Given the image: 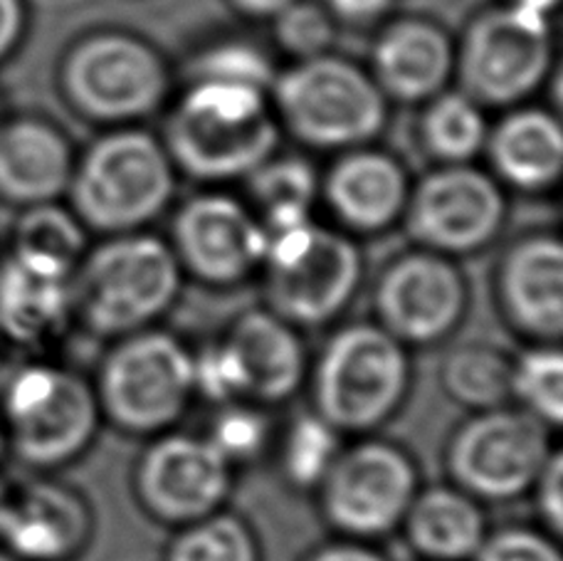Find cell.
Returning <instances> with one entry per match:
<instances>
[{
  "label": "cell",
  "instance_id": "cell-1",
  "mask_svg": "<svg viewBox=\"0 0 563 561\" xmlns=\"http://www.w3.org/2000/svg\"><path fill=\"white\" fill-rule=\"evenodd\" d=\"M174 250L144 230L87 248L73 275L75 324L104 342L158 327L184 293Z\"/></svg>",
  "mask_w": 563,
  "mask_h": 561
},
{
  "label": "cell",
  "instance_id": "cell-2",
  "mask_svg": "<svg viewBox=\"0 0 563 561\" xmlns=\"http://www.w3.org/2000/svg\"><path fill=\"white\" fill-rule=\"evenodd\" d=\"M311 410L341 436H374L413 388L410 349L374 319L336 327L309 364Z\"/></svg>",
  "mask_w": 563,
  "mask_h": 561
},
{
  "label": "cell",
  "instance_id": "cell-3",
  "mask_svg": "<svg viewBox=\"0 0 563 561\" xmlns=\"http://www.w3.org/2000/svg\"><path fill=\"white\" fill-rule=\"evenodd\" d=\"M8 458L30 473L55 475L92 450L102 430L92 381L55 362H25L0 386Z\"/></svg>",
  "mask_w": 563,
  "mask_h": 561
},
{
  "label": "cell",
  "instance_id": "cell-4",
  "mask_svg": "<svg viewBox=\"0 0 563 561\" xmlns=\"http://www.w3.org/2000/svg\"><path fill=\"white\" fill-rule=\"evenodd\" d=\"M265 95L198 79L168 119L164 146L170 162L203 184L247 178L275 156L279 142Z\"/></svg>",
  "mask_w": 563,
  "mask_h": 561
},
{
  "label": "cell",
  "instance_id": "cell-5",
  "mask_svg": "<svg viewBox=\"0 0 563 561\" xmlns=\"http://www.w3.org/2000/svg\"><path fill=\"white\" fill-rule=\"evenodd\" d=\"M92 386L102 420L119 433L146 440L168 433L196 400L194 349L161 327L119 337Z\"/></svg>",
  "mask_w": 563,
  "mask_h": 561
},
{
  "label": "cell",
  "instance_id": "cell-6",
  "mask_svg": "<svg viewBox=\"0 0 563 561\" xmlns=\"http://www.w3.org/2000/svg\"><path fill=\"white\" fill-rule=\"evenodd\" d=\"M263 277L265 307L299 332L339 322L366 277L354 238L314 220L269 233Z\"/></svg>",
  "mask_w": 563,
  "mask_h": 561
},
{
  "label": "cell",
  "instance_id": "cell-7",
  "mask_svg": "<svg viewBox=\"0 0 563 561\" xmlns=\"http://www.w3.org/2000/svg\"><path fill=\"white\" fill-rule=\"evenodd\" d=\"M176 190L166 146L141 129H117L73 168L67 194L87 230L122 235L144 230L164 213Z\"/></svg>",
  "mask_w": 563,
  "mask_h": 561
},
{
  "label": "cell",
  "instance_id": "cell-8",
  "mask_svg": "<svg viewBox=\"0 0 563 561\" xmlns=\"http://www.w3.org/2000/svg\"><path fill=\"white\" fill-rule=\"evenodd\" d=\"M420 485L410 450L374 433L344 443L314 495L331 532L376 544L398 532Z\"/></svg>",
  "mask_w": 563,
  "mask_h": 561
},
{
  "label": "cell",
  "instance_id": "cell-9",
  "mask_svg": "<svg viewBox=\"0 0 563 561\" xmlns=\"http://www.w3.org/2000/svg\"><path fill=\"white\" fill-rule=\"evenodd\" d=\"M282 122L299 142L317 148H358L386 124V95L349 59H299L273 82Z\"/></svg>",
  "mask_w": 563,
  "mask_h": 561
},
{
  "label": "cell",
  "instance_id": "cell-10",
  "mask_svg": "<svg viewBox=\"0 0 563 561\" xmlns=\"http://www.w3.org/2000/svg\"><path fill=\"white\" fill-rule=\"evenodd\" d=\"M554 450L551 428L509 404L462 420L442 460L448 483L482 505H507L531 493Z\"/></svg>",
  "mask_w": 563,
  "mask_h": 561
},
{
  "label": "cell",
  "instance_id": "cell-11",
  "mask_svg": "<svg viewBox=\"0 0 563 561\" xmlns=\"http://www.w3.org/2000/svg\"><path fill=\"white\" fill-rule=\"evenodd\" d=\"M554 45L544 13L505 6L479 15L462 40L455 65L462 92L479 107H511L544 82Z\"/></svg>",
  "mask_w": 563,
  "mask_h": 561
},
{
  "label": "cell",
  "instance_id": "cell-12",
  "mask_svg": "<svg viewBox=\"0 0 563 561\" xmlns=\"http://www.w3.org/2000/svg\"><path fill=\"white\" fill-rule=\"evenodd\" d=\"M63 89L79 114L104 124H126L156 112L168 92L161 55L126 33L89 35L63 63Z\"/></svg>",
  "mask_w": 563,
  "mask_h": 561
},
{
  "label": "cell",
  "instance_id": "cell-13",
  "mask_svg": "<svg viewBox=\"0 0 563 561\" xmlns=\"http://www.w3.org/2000/svg\"><path fill=\"white\" fill-rule=\"evenodd\" d=\"M470 299V279L457 260L422 248L388 260L371 289L374 322L408 349L450 342L465 322Z\"/></svg>",
  "mask_w": 563,
  "mask_h": 561
},
{
  "label": "cell",
  "instance_id": "cell-14",
  "mask_svg": "<svg viewBox=\"0 0 563 561\" xmlns=\"http://www.w3.org/2000/svg\"><path fill=\"white\" fill-rule=\"evenodd\" d=\"M507 198L495 176L470 164H445L410 188L404 223L416 248L470 257L499 238Z\"/></svg>",
  "mask_w": 563,
  "mask_h": 561
},
{
  "label": "cell",
  "instance_id": "cell-15",
  "mask_svg": "<svg viewBox=\"0 0 563 561\" xmlns=\"http://www.w3.org/2000/svg\"><path fill=\"white\" fill-rule=\"evenodd\" d=\"M235 470L206 436L168 430L148 438L132 470V493L148 519L164 527H186L225 509Z\"/></svg>",
  "mask_w": 563,
  "mask_h": 561
},
{
  "label": "cell",
  "instance_id": "cell-16",
  "mask_svg": "<svg viewBox=\"0 0 563 561\" xmlns=\"http://www.w3.org/2000/svg\"><path fill=\"white\" fill-rule=\"evenodd\" d=\"M269 235L255 210L210 190L186 200L170 223L168 245L184 275L216 289H230L260 275Z\"/></svg>",
  "mask_w": 563,
  "mask_h": 561
},
{
  "label": "cell",
  "instance_id": "cell-17",
  "mask_svg": "<svg viewBox=\"0 0 563 561\" xmlns=\"http://www.w3.org/2000/svg\"><path fill=\"white\" fill-rule=\"evenodd\" d=\"M95 537V509L77 487L33 473L8 483L0 547L20 561H77Z\"/></svg>",
  "mask_w": 563,
  "mask_h": 561
},
{
  "label": "cell",
  "instance_id": "cell-18",
  "mask_svg": "<svg viewBox=\"0 0 563 561\" xmlns=\"http://www.w3.org/2000/svg\"><path fill=\"white\" fill-rule=\"evenodd\" d=\"M495 299L509 329L529 344H559L563 332V245L534 233L511 243L495 270Z\"/></svg>",
  "mask_w": 563,
  "mask_h": 561
},
{
  "label": "cell",
  "instance_id": "cell-19",
  "mask_svg": "<svg viewBox=\"0 0 563 561\" xmlns=\"http://www.w3.org/2000/svg\"><path fill=\"white\" fill-rule=\"evenodd\" d=\"M223 342L238 364L247 404L275 408L307 386L311 359L305 337L267 307L238 315L228 324Z\"/></svg>",
  "mask_w": 563,
  "mask_h": 561
},
{
  "label": "cell",
  "instance_id": "cell-20",
  "mask_svg": "<svg viewBox=\"0 0 563 561\" xmlns=\"http://www.w3.org/2000/svg\"><path fill=\"white\" fill-rule=\"evenodd\" d=\"M321 194L344 233L376 235L404 220L410 184L394 156L354 148L329 168Z\"/></svg>",
  "mask_w": 563,
  "mask_h": 561
},
{
  "label": "cell",
  "instance_id": "cell-21",
  "mask_svg": "<svg viewBox=\"0 0 563 561\" xmlns=\"http://www.w3.org/2000/svg\"><path fill=\"white\" fill-rule=\"evenodd\" d=\"M75 158L65 134L43 119L0 124V200L15 208L53 204L67 194Z\"/></svg>",
  "mask_w": 563,
  "mask_h": 561
},
{
  "label": "cell",
  "instance_id": "cell-22",
  "mask_svg": "<svg viewBox=\"0 0 563 561\" xmlns=\"http://www.w3.org/2000/svg\"><path fill=\"white\" fill-rule=\"evenodd\" d=\"M75 324L73 279L30 270L13 257L0 260V339L43 352Z\"/></svg>",
  "mask_w": 563,
  "mask_h": 561
},
{
  "label": "cell",
  "instance_id": "cell-23",
  "mask_svg": "<svg viewBox=\"0 0 563 561\" xmlns=\"http://www.w3.org/2000/svg\"><path fill=\"white\" fill-rule=\"evenodd\" d=\"M455 69L445 30L428 20H398L374 47V79L380 92L400 102H426L442 92Z\"/></svg>",
  "mask_w": 563,
  "mask_h": 561
},
{
  "label": "cell",
  "instance_id": "cell-24",
  "mask_svg": "<svg viewBox=\"0 0 563 561\" xmlns=\"http://www.w3.org/2000/svg\"><path fill=\"white\" fill-rule=\"evenodd\" d=\"M422 561H472L489 535L485 505L452 483L420 485L400 525Z\"/></svg>",
  "mask_w": 563,
  "mask_h": 561
},
{
  "label": "cell",
  "instance_id": "cell-25",
  "mask_svg": "<svg viewBox=\"0 0 563 561\" xmlns=\"http://www.w3.org/2000/svg\"><path fill=\"white\" fill-rule=\"evenodd\" d=\"M485 148L499 182L519 190H547L561 178L563 132L544 109H517L507 114Z\"/></svg>",
  "mask_w": 563,
  "mask_h": 561
},
{
  "label": "cell",
  "instance_id": "cell-26",
  "mask_svg": "<svg viewBox=\"0 0 563 561\" xmlns=\"http://www.w3.org/2000/svg\"><path fill=\"white\" fill-rule=\"evenodd\" d=\"M87 228L73 208L53 204L25 208L10 235L8 257L37 273L73 279L87 253Z\"/></svg>",
  "mask_w": 563,
  "mask_h": 561
},
{
  "label": "cell",
  "instance_id": "cell-27",
  "mask_svg": "<svg viewBox=\"0 0 563 561\" xmlns=\"http://www.w3.org/2000/svg\"><path fill=\"white\" fill-rule=\"evenodd\" d=\"M511 366L515 354L487 339L452 344L438 369L440 388L452 404L470 414L511 404Z\"/></svg>",
  "mask_w": 563,
  "mask_h": 561
},
{
  "label": "cell",
  "instance_id": "cell-28",
  "mask_svg": "<svg viewBox=\"0 0 563 561\" xmlns=\"http://www.w3.org/2000/svg\"><path fill=\"white\" fill-rule=\"evenodd\" d=\"M247 178L257 206L255 216L267 235L307 223L319 194V178L309 162L299 156H269Z\"/></svg>",
  "mask_w": 563,
  "mask_h": 561
},
{
  "label": "cell",
  "instance_id": "cell-29",
  "mask_svg": "<svg viewBox=\"0 0 563 561\" xmlns=\"http://www.w3.org/2000/svg\"><path fill=\"white\" fill-rule=\"evenodd\" d=\"M341 448L344 436L334 426H329L314 410H301L275 440L279 475L287 487L314 495Z\"/></svg>",
  "mask_w": 563,
  "mask_h": 561
},
{
  "label": "cell",
  "instance_id": "cell-30",
  "mask_svg": "<svg viewBox=\"0 0 563 561\" xmlns=\"http://www.w3.org/2000/svg\"><path fill=\"white\" fill-rule=\"evenodd\" d=\"M164 561H265L255 527L228 509L178 527Z\"/></svg>",
  "mask_w": 563,
  "mask_h": 561
},
{
  "label": "cell",
  "instance_id": "cell-31",
  "mask_svg": "<svg viewBox=\"0 0 563 561\" xmlns=\"http://www.w3.org/2000/svg\"><path fill=\"white\" fill-rule=\"evenodd\" d=\"M487 122L465 92L435 95L422 114V142L440 164H470L487 142Z\"/></svg>",
  "mask_w": 563,
  "mask_h": 561
},
{
  "label": "cell",
  "instance_id": "cell-32",
  "mask_svg": "<svg viewBox=\"0 0 563 561\" xmlns=\"http://www.w3.org/2000/svg\"><path fill=\"white\" fill-rule=\"evenodd\" d=\"M511 406L527 410L547 428L563 420V356L559 344L534 342L515 354L511 366Z\"/></svg>",
  "mask_w": 563,
  "mask_h": 561
},
{
  "label": "cell",
  "instance_id": "cell-33",
  "mask_svg": "<svg viewBox=\"0 0 563 561\" xmlns=\"http://www.w3.org/2000/svg\"><path fill=\"white\" fill-rule=\"evenodd\" d=\"M265 410L247 400H235L218 406L210 418L206 440L233 470L257 463L273 448L275 430Z\"/></svg>",
  "mask_w": 563,
  "mask_h": 561
},
{
  "label": "cell",
  "instance_id": "cell-34",
  "mask_svg": "<svg viewBox=\"0 0 563 561\" xmlns=\"http://www.w3.org/2000/svg\"><path fill=\"white\" fill-rule=\"evenodd\" d=\"M194 73L206 82L243 85L267 92L275 82L273 59L265 50L247 43V40H225L203 50L194 63Z\"/></svg>",
  "mask_w": 563,
  "mask_h": 561
},
{
  "label": "cell",
  "instance_id": "cell-35",
  "mask_svg": "<svg viewBox=\"0 0 563 561\" xmlns=\"http://www.w3.org/2000/svg\"><path fill=\"white\" fill-rule=\"evenodd\" d=\"M275 33L279 45L299 59L327 55L334 40V18L314 0H291L275 15Z\"/></svg>",
  "mask_w": 563,
  "mask_h": 561
},
{
  "label": "cell",
  "instance_id": "cell-36",
  "mask_svg": "<svg viewBox=\"0 0 563 561\" xmlns=\"http://www.w3.org/2000/svg\"><path fill=\"white\" fill-rule=\"evenodd\" d=\"M472 561H563L559 539L547 529L529 525H507L489 529Z\"/></svg>",
  "mask_w": 563,
  "mask_h": 561
},
{
  "label": "cell",
  "instance_id": "cell-37",
  "mask_svg": "<svg viewBox=\"0 0 563 561\" xmlns=\"http://www.w3.org/2000/svg\"><path fill=\"white\" fill-rule=\"evenodd\" d=\"M529 495L534 497L541 529L559 539L563 532V458L559 450L547 460Z\"/></svg>",
  "mask_w": 563,
  "mask_h": 561
},
{
  "label": "cell",
  "instance_id": "cell-38",
  "mask_svg": "<svg viewBox=\"0 0 563 561\" xmlns=\"http://www.w3.org/2000/svg\"><path fill=\"white\" fill-rule=\"evenodd\" d=\"M301 561H390L374 542H361V539L339 537L327 542L301 559Z\"/></svg>",
  "mask_w": 563,
  "mask_h": 561
},
{
  "label": "cell",
  "instance_id": "cell-39",
  "mask_svg": "<svg viewBox=\"0 0 563 561\" xmlns=\"http://www.w3.org/2000/svg\"><path fill=\"white\" fill-rule=\"evenodd\" d=\"M324 8L331 18H339L351 25H366L386 13L390 0H327Z\"/></svg>",
  "mask_w": 563,
  "mask_h": 561
},
{
  "label": "cell",
  "instance_id": "cell-40",
  "mask_svg": "<svg viewBox=\"0 0 563 561\" xmlns=\"http://www.w3.org/2000/svg\"><path fill=\"white\" fill-rule=\"evenodd\" d=\"M25 30L23 0H0V63L18 47Z\"/></svg>",
  "mask_w": 563,
  "mask_h": 561
},
{
  "label": "cell",
  "instance_id": "cell-41",
  "mask_svg": "<svg viewBox=\"0 0 563 561\" xmlns=\"http://www.w3.org/2000/svg\"><path fill=\"white\" fill-rule=\"evenodd\" d=\"M240 13L253 18H275L279 10H285L291 0H230Z\"/></svg>",
  "mask_w": 563,
  "mask_h": 561
},
{
  "label": "cell",
  "instance_id": "cell-42",
  "mask_svg": "<svg viewBox=\"0 0 563 561\" xmlns=\"http://www.w3.org/2000/svg\"><path fill=\"white\" fill-rule=\"evenodd\" d=\"M517 6H525V8H531L537 10V13H544L549 15L551 10H554L559 6V0H515Z\"/></svg>",
  "mask_w": 563,
  "mask_h": 561
},
{
  "label": "cell",
  "instance_id": "cell-43",
  "mask_svg": "<svg viewBox=\"0 0 563 561\" xmlns=\"http://www.w3.org/2000/svg\"><path fill=\"white\" fill-rule=\"evenodd\" d=\"M8 460V443H5V430H3V420H0V465Z\"/></svg>",
  "mask_w": 563,
  "mask_h": 561
},
{
  "label": "cell",
  "instance_id": "cell-44",
  "mask_svg": "<svg viewBox=\"0 0 563 561\" xmlns=\"http://www.w3.org/2000/svg\"><path fill=\"white\" fill-rule=\"evenodd\" d=\"M5 497H8V480H5V477H0V519H3Z\"/></svg>",
  "mask_w": 563,
  "mask_h": 561
},
{
  "label": "cell",
  "instance_id": "cell-45",
  "mask_svg": "<svg viewBox=\"0 0 563 561\" xmlns=\"http://www.w3.org/2000/svg\"><path fill=\"white\" fill-rule=\"evenodd\" d=\"M0 561H20L15 554H10L8 552V549H3V547H0Z\"/></svg>",
  "mask_w": 563,
  "mask_h": 561
}]
</instances>
